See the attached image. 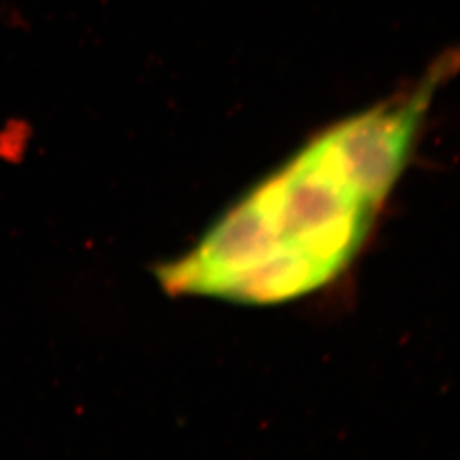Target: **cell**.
<instances>
[{
    "mask_svg": "<svg viewBox=\"0 0 460 460\" xmlns=\"http://www.w3.org/2000/svg\"><path fill=\"white\" fill-rule=\"evenodd\" d=\"M421 118L394 99L349 116L252 188L181 261L171 294L275 305L338 279L410 159Z\"/></svg>",
    "mask_w": 460,
    "mask_h": 460,
    "instance_id": "cell-1",
    "label": "cell"
}]
</instances>
